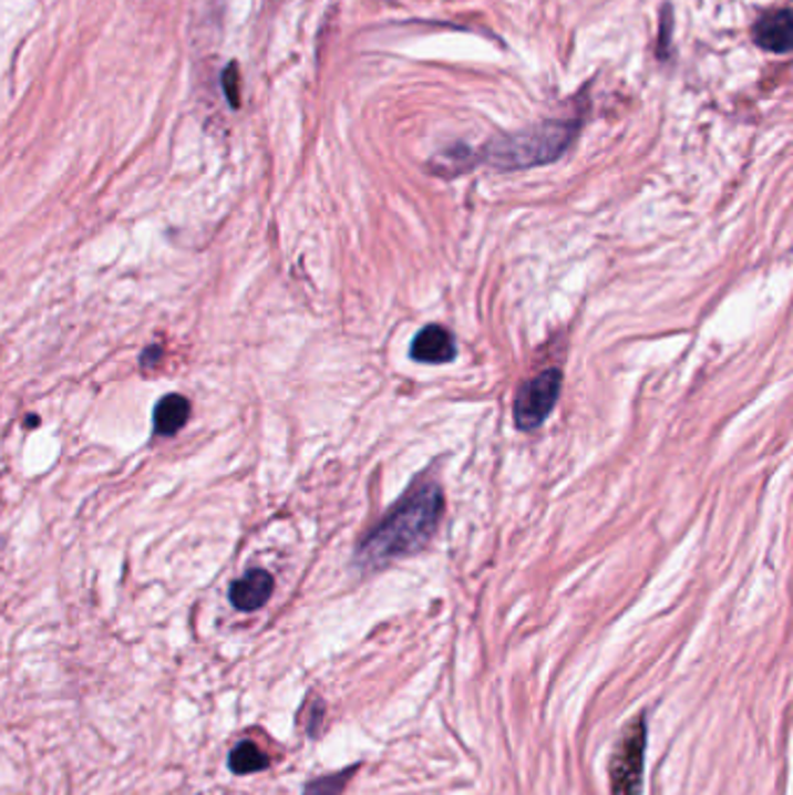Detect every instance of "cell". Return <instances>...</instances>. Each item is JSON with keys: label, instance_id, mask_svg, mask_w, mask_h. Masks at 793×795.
Returning a JSON list of instances; mask_svg holds the SVG:
<instances>
[{"label": "cell", "instance_id": "8992f818", "mask_svg": "<svg viewBox=\"0 0 793 795\" xmlns=\"http://www.w3.org/2000/svg\"><path fill=\"white\" fill-rule=\"evenodd\" d=\"M272 589H275V579L270 572L249 570L245 577L233 581L228 598H230L233 607H238L240 612H254L270 600Z\"/></svg>", "mask_w": 793, "mask_h": 795}, {"label": "cell", "instance_id": "9c48e42d", "mask_svg": "<svg viewBox=\"0 0 793 795\" xmlns=\"http://www.w3.org/2000/svg\"><path fill=\"white\" fill-rule=\"evenodd\" d=\"M228 765L236 775H254L268 767V756L254 742H240L228 756Z\"/></svg>", "mask_w": 793, "mask_h": 795}, {"label": "cell", "instance_id": "30bf717a", "mask_svg": "<svg viewBox=\"0 0 793 795\" xmlns=\"http://www.w3.org/2000/svg\"><path fill=\"white\" fill-rule=\"evenodd\" d=\"M354 770H347V773H340V775H331V777H321L317 782H312L308 788H306V795H340L342 788L347 786L349 777H352Z\"/></svg>", "mask_w": 793, "mask_h": 795}, {"label": "cell", "instance_id": "6da1fadb", "mask_svg": "<svg viewBox=\"0 0 793 795\" xmlns=\"http://www.w3.org/2000/svg\"><path fill=\"white\" fill-rule=\"evenodd\" d=\"M442 507L445 498L440 486L431 482L412 486L410 494L389 512V517L365 535L357 549V564L361 568H382L395 558L419 551L433 537L442 519Z\"/></svg>", "mask_w": 793, "mask_h": 795}, {"label": "cell", "instance_id": "7a4b0ae2", "mask_svg": "<svg viewBox=\"0 0 793 795\" xmlns=\"http://www.w3.org/2000/svg\"><path fill=\"white\" fill-rule=\"evenodd\" d=\"M575 133V122H547L522 133L496 137L486 145L484 158L501 171L545 166L568 149Z\"/></svg>", "mask_w": 793, "mask_h": 795}, {"label": "cell", "instance_id": "ba28073f", "mask_svg": "<svg viewBox=\"0 0 793 795\" xmlns=\"http://www.w3.org/2000/svg\"><path fill=\"white\" fill-rule=\"evenodd\" d=\"M192 414V403L179 393L163 395L154 407V433L156 435H175L179 433Z\"/></svg>", "mask_w": 793, "mask_h": 795}, {"label": "cell", "instance_id": "8fae6325", "mask_svg": "<svg viewBox=\"0 0 793 795\" xmlns=\"http://www.w3.org/2000/svg\"><path fill=\"white\" fill-rule=\"evenodd\" d=\"M222 84H224V93H226V99L230 101V105L238 107V105H240V99H238V68H236V63H230V65L224 70Z\"/></svg>", "mask_w": 793, "mask_h": 795}, {"label": "cell", "instance_id": "3957f363", "mask_svg": "<svg viewBox=\"0 0 793 795\" xmlns=\"http://www.w3.org/2000/svg\"><path fill=\"white\" fill-rule=\"evenodd\" d=\"M647 750V719L638 716L626 726L610 761L612 795H640Z\"/></svg>", "mask_w": 793, "mask_h": 795}, {"label": "cell", "instance_id": "277c9868", "mask_svg": "<svg viewBox=\"0 0 793 795\" xmlns=\"http://www.w3.org/2000/svg\"><path fill=\"white\" fill-rule=\"evenodd\" d=\"M562 370L552 368L522 384L515 398V407H512L519 431H535L545 424V419L556 405L558 393H562Z\"/></svg>", "mask_w": 793, "mask_h": 795}, {"label": "cell", "instance_id": "5b68a950", "mask_svg": "<svg viewBox=\"0 0 793 795\" xmlns=\"http://www.w3.org/2000/svg\"><path fill=\"white\" fill-rule=\"evenodd\" d=\"M410 357L419 363H450L456 357L454 338L442 326H426L414 335Z\"/></svg>", "mask_w": 793, "mask_h": 795}, {"label": "cell", "instance_id": "52a82bcc", "mask_svg": "<svg viewBox=\"0 0 793 795\" xmlns=\"http://www.w3.org/2000/svg\"><path fill=\"white\" fill-rule=\"evenodd\" d=\"M752 38L765 52L786 54L791 50V12L784 8L761 17L754 23Z\"/></svg>", "mask_w": 793, "mask_h": 795}]
</instances>
